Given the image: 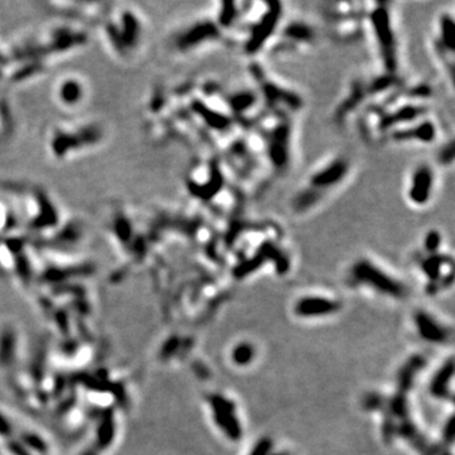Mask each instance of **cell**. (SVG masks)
Wrapping results in <instances>:
<instances>
[{
	"mask_svg": "<svg viewBox=\"0 0 455 455\" xmlns=\"http://www.w3.org/2000/svg\"><path fill=\"white\" fill-rule=\"evenodd\" d=\"M353 172L354 163L344 153L332 154L317 162L288 200L292 215L305 218L319 210L348 184Z\"/></svg>",
	"mask_w": 455,
	"mask_h": 455,
	"instance_id": "cell-1",
	"label": "cell"
},
{
	"mask_svg": "<svg viewBox=\"0 0 455 455\" xmlns=\"http://www.w3.org/2000/svg\"><path fill=\"white\" fill-rule=\"evenodd\" d=\"M285 19L280 1H243L242 13L229 43L239 47L248 57L265 52Z\"/></svg>",
	"mask_w": 455,
	"mask_h": 455,
	"instance_id": "cell-2",
	"label": "cell"
},
{
	"mask_svg": "<svg viewBox=\"0 0 455 455\" xmlns=\"http://www.w3.org/2000/svg\"><path fill=\"white\" fill-rule=\"evenodd\" d=\"M392 3H364V37L369 38L380 72L400 75V42Z\"/></svg>",
	"mask_w": 455,
	"mask_h": 455,
	"instance_id": "cell-3",
	"label": "cell"
},
{
	"mask_svg": "<svg viewBox=\"0 0 455 455\" xmlns=\"http://www.w3.org/2000/svg\"><path fill=\"white\" fill-rule=\"evenodd\" d=\"M253 86L260 94L265 113L277 116L292 118L303 109V98L294 87L271 75L263 66L253 61L248 69Z\"/></svg>",
	"mask_w": 455,
	"mask_h": 455,
	"instance_id": "cell-4",
	"label": "cell"
},
{
	"mask_svg": "<svg viewBox=\"0 0 455 455\" xmlns=\"http://www.w3.org/2000/svg\"><path fill=\"white\" fill-rule=\"evenodd\" d=\"M430 52L441 74L444 82H447L450 96H454V70H455V10L454 6L444 8L436 14L430 36Z\"/></svg>",
	"mask_w": 455,
	"mask_h": 455,
	"instance_id": "cell-5",
	"label": "cell"
},
{
	"mask_svg": "<svg viewBox=\"0 0 455 455\" xmlns=\"http://www.w3.org/2000/svg\"><path fill=\"white\" fill-rule=\"evenodd\" d=\"M326 31L334 39L351 42L364 36V3L359 1H329L317 5Z\"/></svg>",
	"mask_w": 455,
	"mask_h": 455,
	"instance_id": "cell-6",
	"label": "cell"
},
{
	"mask_svg": "<svg viewBox=\"0 0 455 455\" xmlns=\"http://www.w3.org/2000/svg\"><path fill=\"white\" fill-rule=\"evenodd\" d=\"M319 40V29L314 22L296 17L283 19L268 46L273 57H299L314 49Z\"/></svg>",
	"mask_w": 455,
	"mask_h": 455,
	"instance_id": "cell-7",
	"label": "cell"
},
{
	"mask_svg": "<svg viewBox=\"0 0 455 455\" xmlns=\"http://www.w3.org/2000/svg\"><path fill=\"white\" fill-rule=\"evenodd\" d=\"M438 171L435 163L421 161L414 164L405 182L403 196L409 206L416 210L426 209L435 199Z\"/></svg>",
	"mask_w": 455,
	"mask_h": 455,
	"instance_id": "cell-8",
	"label": "cell"
},
{
	"mask_svg": "<svg viewBox=\"0 0 455 455\" xmlns=\"http://www.w3.org/2000/svg\"><path fill=\"white\" fill-rule=\"evenodd\" d=\"M441 127L438 119L427 115L415 123L392 132L384 138L383 144L392 146H430L440 138Z\"/></svg>",
	"mask_w": 455,
	"mask_h": 455,
	"instance_id": "cell-9",
	"label": "cell"
},
{
	"mask_svg": "<svg viewBox=\"0 0 455 455\" xmlns=\"http://www.w3.org/2000/svg\"><path fill=\"white\" fill-rule=\"evenodd\" d=\"M350 277L353 282H359L360 285H367L380 292L401 296L405 291L401 282L389 276L384 269L379 267L375 261L369 258H360L350 268Z\"/></svg>",
	"mask_w": 455,
	"mask_h": 455,
	"instance_id": "cell-10",
	"label": "cell"
},
{
	"mask_svg": "<svg viewBox=\"0 0 455 455\" xmlns=\"http://www.w3.org/2000/svg\"><path fill=\"white\" fill-rule=\"evenodd\" d=\"M334 303L325 299H312V297H310V299L301 300L299 306H297V310H299L301 314L305 315L319 314V312H326L334 310Z\"/></svg>",
	"mask_w": 455,
	"mask_h": 455,
	"instance_id": "cell-11",
	"label": "cell"
},
{
	"mask_svg": "<svg viewBox=\"0 0 455 455\" xmlns=\"http://www.w3.org/2000/svg\"><path fill=\"white\" fill-rule=\"evenodd\" d=\"M454 161V139H448L445 143L440 147L436 156V164L441 167H448L452 166Z\"/></svg>",
	"mask_w": 455,
	"mask_h": 455,
	"instance_id": "cell-12",
	"label": "cell"
},
{
	"mask_svg": "<svg viewBox=\"0 0 455 455\" xmlns=\"http://www.w3.org/2000/svg\"><path fill=\"white\" fill-rule=\"evenodd\" d=\"M236 359H239L240 358V360H243V362H244L245 359H247L248 357H249V351L247 350V348H245V346H243V348H240V350L239 351H236Z\"/></svg>",
	"mask_w": 455,
	"mask_h": 455,
	"instance_id": "cell-13",
	"label": "cell"
}]
</instances>
